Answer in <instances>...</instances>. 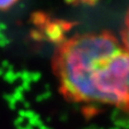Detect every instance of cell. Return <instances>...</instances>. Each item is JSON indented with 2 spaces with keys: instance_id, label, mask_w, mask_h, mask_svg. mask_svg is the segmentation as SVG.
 <instances>
[{
  "instance_id": "277c9868",
  "label": "cell",
  "mask_w": 129,
  "mask_h": 129,
  "mask_svg": "<svg viewBox=\"0 0 129 129\" xmlns=\"http://www.w3.org/2000/svg\"><path fill=\"white\" fill-rule=\"evenodd\" d=\"M72 4H82V5H92L96 3L99 0H66Z\"/></svg>"
},
{
  "instance_id": "7a4b0ae2",
  "label": "cell",
  "mask_w": 129,
  "mask_h": 129,
  "mask_svg": "<svg viewBox=\"0 0 129 129\" xmlns=\"http://www.w3.org/2000/svg\"><path fill=\"white\" fill-rule=\"evenodd\" d=\"M121 43L127 53L129 54V7L125 15V20H124V25L122 29V34H121Z\"/></svg>"
},
{
  "instance_id": "6da1fadb",
  "label": "cell",
  "mask_w": 129,
  "mask_h": 129,
  "mask_svg": "<svg viewBox=\"0 0 129 129\" xmlns=\"http://www.w3.org/2000/svg\"><path fill=\"white\" fill-rule=\"evenodd\" d=\"M52 68L68 101L129 112V54L113 34L79 33L62 40L53 53Z\"/></svg>"
},
{
  "instance_id": "3957f363",
  "label": "cell",
  "mask_w": 129,
  "mask_h": 129,
  "mask_svg": "<svg viewBox=\"0 0 129 129\" xmlns=\"http://www.w3.org/2000/svg\"><path fill=\"white\" fill-rule=\"evenodd\" d=\"M20 0H0V11H5L17 4Z\"/></svg>"
}]
</instances>
